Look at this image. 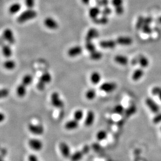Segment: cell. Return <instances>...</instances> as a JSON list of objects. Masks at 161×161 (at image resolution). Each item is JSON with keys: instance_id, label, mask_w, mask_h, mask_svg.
<instances>
[{"instance_id": "6da1fadb", "label": "cell", "mask_w": 161, "mask_h": 161, "mask_svg": "<svg viewBox=\"0 0 161 161\" xmlns=\"http://www.w3.org/2000/svg\"><path fill=\"white\" fill-rule=\"evenodd\" d=\"M37 15V12L34 9H28L19 15L16 20L19 24H23L27 22V21L34 19Z\"/></svg>"}, {"instance_id": "7a4b0ae2", "label": "cell", "mask_w": 161, "mask_h": 161, "mask_svg": "<svg viewBox=\"0 0 161 161\" xmlns=\"http://www.w3.org/2000/svg\"><path fill=\"white\" fill-rule=\"evenodd\" d=\"M51 74L49 72H44L39 78L38 83L36 85L37 90L39 91H43L45 90L46 85L51 83L52 81Z\"/></svg>"}, {"instance_id": "3957f363", "label": "cell", "mask_w": 161, "mask_h": 161, "mask_svg": "<svg viewBox=\"0 0 161 161\" xmlns=\"http://www.w3.org/2000/svg\"><path fill=\"white\" fill-rule=\"evenodd\" d=\"M50 101L52 106L56 108L61 109L63 108L65 105L64 101L60 98V95L58 92H54L52 93L50 97Z\"/></svg>"}, {"instance_id": "277c9868", "label": "cell", "mask_w": 161, "mask_h": 161, "mask_svg": "<svg viewBox=\"0 0 161 161\" xmlns=\"http://www.w3.org/2000/svg\"><path fill=\"white\" fill-rule=\"evenodd\" d=\"M27 129L32 134L36 136H42L45 133V128L41 124L29 123L27 125Z\"/></svg>"}, {"instance_id": "5b68a950", "label": "cell", "mask_w": 161, "mask_h": 161, "mask_svg": "<svg viewBox=\"0 0 161 161\" xmlns=\"http://www.w3.org/2000/svg\"><path fill=\"white\" fill-rule=\"evenodd\" d=\"M89 146L86 145L83 147L81 150L77 151L72 153V155L70 157V161H80L86 154H87L89 152Z\"/></svg>"}, {"instance_id": "8992f818", "label": "cell", "mask_w": 161, "mask_h": 161, "mask_svg": "<svg viewBox=\"0 0 161 161\" xmlns=\"http://www.w3.org/2000/svg\"><path fill=\"white\" fill-rule=\"evenodd\" d=\"M3 39L9 45H13L16 42L13 31L11 28H6L3 32Z\"/></svg>"}, {"instance_id": "52a82bcc", "label": "cell", "mask_w": 161, "mask_h": 161, "mask_svg": "<svg viewBox=\"0 0 161 161\" xmlns=\"http://www.w3.org/2000/svg\"><path fill=\"white\" fill-rule=\"evenodd\" d=\"M28 145L29 148L34 151H40L43 148L42 141L37 138H30L28 141Z\"/></svg>"}, {"instance_id": "ba28073f", "label": "cell", "mask_w": 161, "mask_h": 161, "mask_svg": "<svg viewBox=\"0 0 161 161\" xmlns=\"http://www.w3.org/2000/svg\"><path fill=\"white\" fill-rule=\"evenodd\" d=\"M58 148L60 154L64 158L70 159L72 153L70 146L68 144V143L64 141L60 142L58 145Z\"/></svg>"}, {"instance_id": "9c48e42d", "label": "cell", "mask_w": 161, "mask_h": 161, "mask_svg": "<svg viewBox=\"0 0 161 161\" xmlns=\"http://www.w3.org/2000/svg\"><path fill=\"white\" fill-rule=\"evenodd\" d=\"M117 85L113 82H106L102 83L100 86V90L106 93H111L116 90Z\"/></svg>"}, {"instance_id": "30bf717a", "label": "cell", "mask_w": 161, "mask_h": 161, "mask_svg": "<svg viewBox=\"0 0 161 161\" xmlns=\"http://www.w3.org/2000/svg\"><path fill=\"white\" fill-rule=\"evenodd\" d=\"M43 24L47 29L51 30H56L59 27L58 22L54 18L52 17H47L43 20Z\"/></svg>"}, {"instance_id": "8fae6325", "label": "cell", "mask_w": 161, "mask_h": 161, "mask_svg": "<svg viewBox=\"0 0 161 161\" xmlns=\"http://www.w3.org/2000/svg\"><path fill=\"white\" fill-rule=\"evenodd\" d=\"M145 104L149 110L155 114H157L160 112V106L153 99L148 97L145 99Z\"/></svg>"}, {"instance_id": "7c38bea8", "label": "cell", "mask_w": 161, "mask_h": 161, "mask_svg": "<svg viewBox=\"0 0 161 161\" xmlns=\"http://www.w3.org/2000/svg\"><path fill=\"white\" fill-rule=\"evenodd\" d=\"M99 35V31L98 29L94 27H91L88 30L86 33L85 36L86 41H92L93 40L98 38Z\"/></svg>"}, {"instance_id": "4fadbf2b", "label": "cell", "mask_w": 161, "mask_h": 161, "mask_svg": "<svg viewBox=\"0 0 161 161\" xmlns=\"http://www.w3.org/2000/svg\"><path fill=\"white\" fill-rule=\"evenodd\" d=\"M95 120H96V115L94 112L92 110H88L86 115L85 122H84L86 127H91L94 123Z\"/></svg>"}, {"instance_id": "5bb4252c", "label": "cell", "mask_w": 161, "mask_h": 161, "mask_svg": "<svg viewBox=\"0 0 161 161\" xmlns=\"http://www.w3.org/2000/svg\"><path fill=\"white\" fill-rule=\"evenodd\" d=\"M83 51V48L80 46H75L70 47L67 51V55L70 58H75L80 56Z\"/></svg>"}, {"instance_id": "9a60e30c", "label": "cell", "mask_w": 161, "mask_h": 161, "mask_svg": "<svg viewBox=\"0 0 161 161\" xmlns=\"http://www.w3.org/2000/svg\"><path fill=\"white\" fill-rule=\"evenodd\" d=\"M117 45L116 40L111 39L102 40L99 43V46L103 49H114L116 47Z\"/></svg>"}, {"instance_id": "2e32d148", "label": "cell", "mask_w": 161, "mask_h": 161, "mask_svg": "<svg viewBox=\"0 0 161 161\" xmlns=\"http://www.w3.org/2000/svg\"><path fill=\"white\" fill-rule=\"evenodd\" d=\"M79 125V121L76 120L75 119L67 121L64 124V128L68 131L76 130Z\"/></svg>"}, {"instance_id": "e0dca14e", "label": "cell", "mask_w": 161, "mask_h": 161, "mask_svg": "<svg viewBox=\"0 0 161 161\" xmlns=\"http://www.w3.org/2000/svg\"><path fill=\"white\" fill-rule=\"evenodd\" d=\"M117 44L121 46H130L133 43L132 38L127 36H120L116 39Z\"/></svg>"}, {"instance_id": "ac0fdd59", "label": "cell", "mask_w": 161, "mask_h": 161, "mask_svg": "<svg viewBox=\"0 0 161 161\" xmlns=\"http://www.w3.org/2000/svg\"><path fill=\"white\" fill-rule=\"evenodd\" d=\"M101 13V10L100 9V7L96 6V7H92L90 9L88 14H89L90 18H91L92 20H93L94 19L98 18Z\"/></svg>"}, {"instance_id": "d6986e66", "label": "cell", "mask_w": 161, "mask_h": 161, "mask_svg": "<svg viewBox=\"0 0 161 161\" xmlns=\"http://www.w3.org/2000/svg\"><path fill=\"white\" fill-rule=\"evenodd\" d=\"M11 45L9 44H4L2 46V52L3 56L6 58H9L11 57L13 54V51L12 49Z\"/></svg>"}, {"instance_id": "ffe728a7", "label": "cell", "mask_w": 161, "mask_h": 161, "mask_svg": "<svg viewBox=\"0 0 161 161\" xmlns=\"http://www.w3.org/2000/svg\"><path fill=\"white\" fill-rule=\"evenodd\" d=\"M101 74L97 71L92 72L90 76V80L94 85H98L101 82Z\"/></svg>"}, {"instance_id": "44dd1931", "label": "cell", "mask_w": 161, "mask_h": 161, "mask_svg": "<svg viewBox=\"0 0 161 161\" xmlns=\"http://www.w3.org/2000/svg\"><path fill=\"white\" fill-rule=\"evenodd\" d=\"M114 60L115 62L117 64L123 66L127 65L129 62V60L127 57L120 54L115 56Z\"/></svg>"}, {"instance_id": "7402d4cb", "label": "cell", "mask_w": 161, "mask_h": 161, "mask_svg": "<svg viewBox=\"0 0 161 161\" xmlns=\"http://www.w3.org/2000/svg\"><path fill=\"white\" fill-rule=\"evenodd\" d=\"M27 87L22 83L17 86L16 89V93L18 97L22 98L26 96L27 94Z\"/></svg>"}, {"instance_id": "603a6c76", "label": "cell", "mask_w": 161, "mask_h": 161, "mask_svg": "<svg viewBox=\"0 0 161 161\" xmlns=\"http://www.w3.org/2000/svg\"><path fill=\"white\" fill-rule=\"evenodd\" d=\"M4 68L7 70L12 71L15 69L16 67V63L15 61L12 59H7L3 63Z\"/></svg>"}, {"instance_id": "cb8c5ba5", "label": "cell", "mask_w": 161, "mask_h": 161, "mask_svg": "<svg viewBox=\"0 0 161 161\" xmlns=\"http://www.w3.org/2000/svg\"><path fill=\"white\" fill-rule=\"evenodd\" d=\"M22 9V5L19 3H14L10 5L9 8V14L12 15H15L20 12Z\"/></svg>"}, {"instance_id": "d4e9b609", "label": "cell", "mask_w": 161, "mask_h": 161, "mask_svg": "<svg viewBox=\"0 0 161 161\" xmlns=\"http://www.w3.org/2000/svg\"><path fill=\"white\" fill-rule=\"evenodd\" d=\"M103 57V54L100 51L95 50L94 51L89 53V58L91 60L93 61L100 60Z\"/></svg>"}, {"instance_id": "484cf974", "label": "cell", "mask_w": 161, "mask_h": 161, "mask_svg": "<svg viewBox=\"0 0 161 161\" xmlns=\"http://www.w3.org/2000/svg\"><path fill=\"white\" fill-rule=\"evenodd\" d=\"M144 71L142 69L139 68L136 70L132 73V79L134 81H138L143 76Z\"/></svg>"}, {"instance_id": "4316f807", "label": "cell", "mask_w": 161, "mask_h": 161, "mask_svg": "<svg viewBox=\"0 0 161 161\" xmlns=\"http://www.w3.org/2000/svg\"><path fill=\"white\" fill-rule=\"evenodd\" d=\"M109 20L107 16H105L102 15L100 17H98V18L94 19L93 20H92L93 22H94V24H96V25H104L107 24L109 22Z\"/></svg>"}, {"instance_id": "83f0119b", "label": "cell", "mask_w": 161, "mask_h": 161, "mask_svg": "<svg viewBox=\"0 0 161 161\" xmlns=\"http://www.w3.org/2000/svg\"><path fill=\"white\" fill-rule=\"evenodd\" d=\"M96 92L94 88H90L85 93L86 99L88 101H92L96 99Z\"/></svg>"}, {"instance_id": "f1b7e54d", "label": "cell", "mask_w": 161, "mask_h": 161, "mask_svg": "<svg viewBox=\"0 0 161 161\" xmlns=\"http://www.w3.org/2000/svg\"><path fill=\"white\" fill-rule=\"evenodd\" d=\"M139 64L142 68H146L149 65V61L148 59L143 55L139 56Z\"/></svg>"}, {"instance_id": "f546056e", "label": "cell", "mask_w": 161, "mask_h": 161, "mask_svg": "<svg viewBox=\"0 0 161 161\" xmlns=\"http://www.w3.org/2000/svg\"><path fill=\"white\" fill-rule=\"evenodd\" d=\"M33 81V77L31 74H25L24 76L22 77V83L26 85V86H28L31 85Z\"/></svg>"}, {"instance_id": "4dcf8cb0", "label": "cell", "mask_w": 161, "mask_h": 161, "mask_svg": "<svg viewBox=\"0 0 161 161\" xmlns=\"http://www.w3.org/2000/svg\"><path fill=\"white\" fill-rule=\"evenodd\" d=\"M107 132L104 130H100L96 134V139L98 141H102L107 138Z\"/></svg>"}, {"instance_id": "1f68e13d", "label": "cell", "mask_w": 161, "mask_h": 161, "mask_svg": "<svg viewBox=\"0 0 161 161\" xmlns=\"http://www.w3.org/2000/svg\"><path fill=\"white\" fill-rule=\"evenodd\" d=\"M84 117V112L83 110L80 109L77 110L74 112L73 114V118L75 119L76 120L80 121L81 120H83Z\"/></svg>"}, {"instance_id": "d6a6232c", "label": "cell", "mask_w": 161, "mask_h": 161, "mask_svg": "<svg viewBox=\"0 0 161 161\" xmlns=\"http://www.w3.org/2000/svg\"><path fill=\"white\" fill-rule=\"evenodd\" d=\"M85 48L89 53L96 50V46L92 41H86Z\"/></svg>"}, {"instance_id": "836d02e7", "label": "cell", "mask_w": 161, "mask_h": 161, "mask_svg": "<svg viewBox=\"0 0 161 161\" xmlns=\"http://www.w3.org/2000/svg\"><path fill=\"white\" fill-rule=\"evenodd\" d=\"M144 24V18L142 16H139L137 21L136 28L137 30H141Z\"/></svg>"}, {"instance_id": "e575fe53", "label": "cell", "mask_w": 161, "mask_h": 161, "mask_svg": "<svg viewBox=\"0 0 161 161\" xmlns=\"http://www.w3.org/2000/svg\"><path fill=\"white\" fill-rule=\"evenodd\" d=\"M137 108L136 106L132 105L125 110V113L126 115H127V116H130L135 114Z\"/></svg>"}, {"instance_id": "d590c367", "label": "cell", "mask_w": 161, "mask_h": 161, "mask_svg": "<svg viewBox=\"0 0 161 161\" xmlns=\"http://www.w3.org/2000/svg\"><path fill=\"white\" fill-rule=\"evenodd\" d=\"M113 112L116 114L121 115L125 112V110L121 105H117L113 108Z\"/></svg>"}, {"instance_id": "8d00e7d4", "label": "cell", "mask_w": 161, "mask_h": 161, "mask_svg": "<svg viewBox=\"0 0 161 161\" xmlns=\"http://www.w3.org/2000/svg\"><path fill=\"white\" fill-rule=\"evenodd\" d=\"M141 30L143 32V33L145 34H148L150 35L152 33V29L151 27H150V25H144L143 27L141 29Z\"/></svg>"}, {"instance_id": "74e56055", "label": "cell", "mask_w": 161, "mask_h": 161, "mask_svg": "<svg viewBox=\"0 0 161 161\" xmlns=\"http://www.w3.org/2000/svg\"><path fill=\"white\" fill-rule=\"evenodd\" d=\"M112 9L108 7H104L102 11H101V14L102 15L105 16H108L110 15L112 13Z\"/></svg>"}, {"instance_id": "f35d334b", "label": "cell", "mask_w": 161, "mask_h": 161, "mask_svg": "<svg viewBox=\"0 0 161 161\" xmlns=\"http://www.w3.org/2000/svg\"><path fill=\"white\" fill-rule=\"evenodd\" d=\"M25 4L28 9H33L35 5V0H25Z\"/></svg>"}, {"instance_id": "ab89813d", "label": "cell", "mask_w": 161, "mask_h": 161, "mask_svg": "<svg viewBox=\"0 0 161 161\" xmlns=\"http://www.w3.org/2000/svg\"><path fill=\"white\" fill-rule=\"evenodd\" d=\"M152 121L155 124H158L161 123V112H159L154 117Z\"/></svg>"}, {"instance_id": "60d3db41", "label": "cell", "mask_w": 161, "mask_h": 161, "mask_svg": "<svg viewBox=\"0 0 161 161\" xmlns=\"http://www.w3.org/2000/svg\"><path fill=\"white\" fill-rule=\"evenodd\" d=\"M1 97L2 98H6L9 95V90L7 88H3L1 90Z\"/></svg>"}, {"instance_id": "b9f144b4", "label": "cell", "mask_w": 161, "mask_h": 161, "mask_svg": "<svg viewBox=\"0 0 161 161\" xmlns=\"http://www.w3.org/2000/svg\"><path fill=\"white\" fill-rule=\"evenodd\" d=\"M115 12L118 15H121L124 13V9L123 5L119 6V7H115Z\"/></svg>"}, {"instance_id": "7bdbcfd3", "label": "cell", "mask_w": 161, "mask_h": 161, "mask_svg": "<svg viewBox=\"0 0 161 161\" xmlns=\"http://www.w3.org/2000/svg\"><path fill=\"white\" fill-rule=\"evenodd\" d=\"M111 3H112V5L114 7H115L123 5V0H112Z\"/></svg>"}, {"instance_id": "ee69618b", "label": "cell", "mask_w": 161, "mask_h": 161, "mask_svg": "<svg viewBox=\"0 0 161 161\" xmlns=\"http://www.w3.org/2000/svg\"><path fill=\"white\" fill-rule=\"evenodd\" d=\"M161 91V87L160 86H155L152 88L151 92L152 94L155 95V96H157L159 93Z\"/></svg>"}, {"instance_id": "f6af8a7d", "label": "cell", "mask_w": 161, "mask_h": 161, "mask_svg": "<svg viewBox=\"0 0 161 161\" xmlns=\"http://www.w3.org/2000/svg\"><path fill=\"white\" fill-rule=\"evenodd\" d=\"M28 161H40L38 157L34 154H30L27 157Z\"/></svg>"}, {"instance_id": "bcb514c9", "label": "cell", "mask_w": 161, "mask_h": 161, "mask_svg": "<svg viewBox=\"0 0 161 161\" xmlns=\"http://www.w3.org/2000/svg\"><path fill=\"white\" fill-rule=\"evenodd\" d=\"M98 4L102 7H107L109 4V0H100L98 1Z\"/></svg>"}, {"instance_id": "7dc6e473", "label": "cell", "mask_w": 161, "mask_h": 161, "mask_svg": "<svg viewBox=\"0 0 161 161\" xmlns=\"http://www.w3.org/2000/svg\"><path fill=\"white\" fill-rule=\"evenodd\" d=\"M153 22V18L151 17H147L144 18V25H150Z\"/></svg>"}, {"instance_id": "c3c4849f", "label": "cell", "mask_w": 161, "mask_h": 161, "mask_svg": "<svg viewBox=\"0 0 161 161\" xmlns=\"http://www.w3.org/2000/svg\"><path fill=\"white\" fill-rule=\"evenodd\" d=\"M131 64L132 65H136L138 64H139V56L134 57V58L132 59L131 61Z\"/></svg>"}, {"instance_id": "681fc988", "label": "cell", "mask_w": 161, "mask_h": 161, "mask_svg": "<svg viewBox=\"0 0 161 161\" xmlns=\"http://www.w3.org/2000/svg\"><path fill=\"white\" fill-rule=\"evenodd\" d=\"M0 120L1 122H3V121L5 119V116L4 114H3V112H1L0 114Z\"/></svg>"}, {"instance_id": "f907efd6", "label": "cell", "mask_w": 161, "mask_h": 161, "mask_svg": "<svg viewBox=\"0 0 161 161\" xmlns=\"http://www.w3.org/2000/svg\"><path fill=\"white\" fill-rule=\"evenodd\" d=\"M90 1L91 0H81L82 3L84 5H86L89 4L90 2Z\"/></svg>"}, {"instance_id": "816d5d0a", "label": "cell", "mask_w": 161, "mask_h": 161, "mask_svg": "<svg viewBox=\"0 0 161 161\" xmlns=\"http://www.w3.org/2000/svg\"><path fill=\"white\" fill-rule=\"evenodd\" d=\"M157 23H159L160 24H161V16H160L157 19Z\"/></svg>"}, {"instance_id": "f5cc1de1", "label": "cell", "mask_w": 161, "mask_h": 161, "mask_svg": "<svg viewBox=\"0 0 161 161\" xmlns=\"http://www.w3.org/2000/svg\"><path fill=\"white\" fill-rule=\"evenodd\" d=\"M157 96H158L159 99H160V100L161 101V91H160V92L159 93V94H158V95H157Z\"/></svg>"}, {"instance_id": "db71d44e", "label": "cell", "mask_w": 161, "mask_h": 161, "mask_svg": "<svg viewBox=\"0 0 161 161\" xmlns=\"http://www.w3.org/2000/svg\"><path fill=\"white\" fill-rule=\"evenodd\" d=\"M1 161H5L4 160H3V159H2V160H1Z\"/></svg>"}, {"instance_id": "11a10c76", "label": "cell", "mask_w": 161, "mask_h": 161, "mask_svg": "<svg viewBox=\"0 0 161 161\" xmlns=\"http://www.w3.org/2000/svg\"></svg>"}]
</instances>
